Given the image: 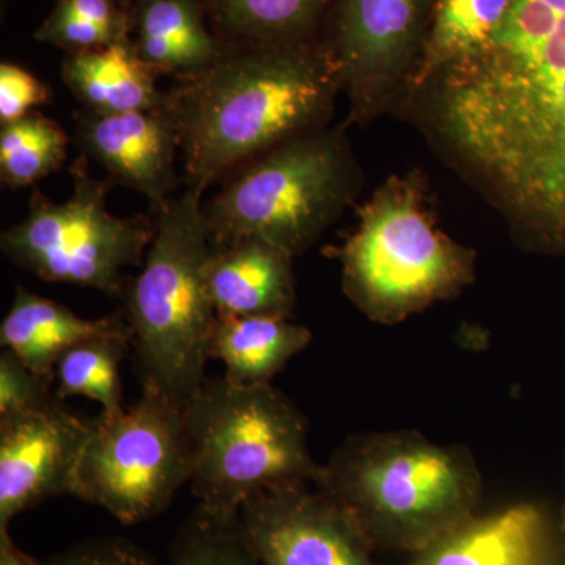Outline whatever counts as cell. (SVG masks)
Masks as SVG:
<instances>
[{"label":"cell","instance_id":"cell-15","mask_svg":"<svg viewBox=\"0 0 565 565\" xmlns=\"http://www.w3.org/2000/svg\"><path fill=\"white\" fill-rule=\"evenodd\" d=\"M129 39L158 77L189 79L210 68L225 47L204 0H128Z\"/></svg>","mask_w":565,"mask_h":565},{"label":"cell","instance_id":"cell-23","mask_svg":"<svg viewBox=\"0 0 565 565\" xmlns=\"http://www.w3.org/2000/svg\"><path fill=\"white\" fill-rule=\"evenodd\" d=\"M68 136L40 110L0 126V181L10 189L36 184L61 170Z\"/></svg>","mask_w":565,"mask_h":565},{"label":"cell","instance_id":"cell-5","mask_svg":"<svg viewBox=\"0 0 565 565\" xmlns=\"http://www.w3.org/2000/svg\"><path fill=\"white\" fill-rule=\"evenodd\" d=\"M343 291L371 321L393 326L471 285L476 253L441 232L422 173L393 174L359 207L341 247Z\"/></svg>","mask_w":565,"mask_h":565},{"label":"cell","instance_id":"cell-6","mask_svg":"<svg viewBox=\"0 0 565 565\" xmlns=\"http://www.w3.org/2000/svg\"><path fill=\"white\" fill-rule=\"evenodd\" d=\"M188 424L189 484L212 514L236 519L259 494L316 486L321 478L303 415L273 384L206 379L188 405Z\"/></svg>","mask_w":565,"mask_h":565},{"label":"cell","instance_id":"cell-28","mask_svg":"<svg viewBox=\"0 0 565 565\" xmlns=\"http://www.w3.org/2000/svg\"><path fill=\"white\" fill-rule=\"evenodd\" d=\"M46 565H159L150 553L128 539L103 537L81 542Z\"/></svg>","mask_w":565,"mask_h":565},{"label":"cell","instance_id":"cell-4","mask_svg":"<svg viewBox=\"0 0 565 565\" xmlns=\"http://www.w3.org/2000/svg\"><path fill=\"white\" fill-rule=\"evenodd\" d=\"M210 248L203 195L185 189L154 211V236L141 273L122 294L143 386L184 407L207 379L217 319L204 281Z\"/></svg>","mask_w":565,"mask_h":565},{"label":"cell","instance_id":"cell-27","mask_svg":"<svg viewBox=\"0 0 565 565\" xmlns=\"http://www.w3.org/2000/svg\"><path fill=\"white\" fill-rule=\"evenodd\" d=\"M50 85L17 63L0 65V126L20 120L36 107L51 103Z\"/></svg>","mask_w":565,"mask_h":565},{"label":"cell","instance_id":"cell-17","mask_svg":"<svg viewBox=\"0 0 565 565\" xmlns=\"http://www.w3.org/2000/svg\"><path fill=\"white\" fill-rule=\"evenodd\" d=\"M62 81L82 109L114 115L161 109L169 93L158 87V76L139 57L131 39L102 50L65 54Z\"/></svg>","mask_w":565,"mask_h":565},{"label":"cell","instance_id":"cell-10","mask_svg":"<svg viewBox=\"0 0 565 565\" xmlns=\"http://www.w3.org/2000/svg\"><path fill=\"white\" fill-rule=\"evenodd\" d=\"M438 0H337L326 41L349 99L345 126L374 120L404 99Z\"/></svg>","mask_w":565,"mask_h":565},{"label":"cell","instance_id":"cell-3","mask_svg":"<svg viewBox=\"0 0 565 565\" xmlns=\"http://www.w3.org/2000/svg\"><path fill=\"white\" fill-rule=\"evenodd\" d=\"M352 516L371 546L419 552L473 516L482 476L462 446L414 430L352 435L316 482Z\"/></svg>","mask_w":565,"mask_h":565},{"label":"cell","instance_id":"cell-22","mask_svg":"<svg viewBox=\"0 0 565 565\" xmlns=\"http://www.w3.org/2000/svg\"><path fill=\"white\" fill-rule=\"evenodd\" d=\"M125 337H98L71 345L55 364V397L84 396L102 405L104 415L125 411L120 367L128 345Z\"/></svg>","mask_w":565,"mask_h":565},{"label":"cell","instance_id":"cell-21","mask_svg":"<svg viewBox=\"0 0 565 565\" xmlns=\"http://www.w3.org/2000/svg\"><path fill=\"white\" fill-rule=\"evenodd\" d=\"M512 6L514 0H438L422 61L405 96L438 70L487 46L503 28Z\"/></svg>","mask_w":565,"mask_h":565},{"label":"cell","instance_id":"cell-11","mask_svg":"<svg viewBox=\"0 0 565 565\" xmlns=\"http://www.w3.org/2000/svg\"><path fill=\"white\" fill-rule=\"evenodd\" d=\"M239 523L259 565H375L352 516L318 486L259 494Z\"/></svg>","mask_w":565,"mask_h":565},{"label":"cell","instance_id":"cell-25","mask_svg":"<svg viewBox=\"0 0 565 565\" xmlns=\"http://www.w3.org/2000/svg\"><path fill=\"white\" fill-rule=\"evenodd\" d=\"M169 565H259L241 527L239 516L212 514L202 505L178 531Z\"/></svg>","mask_w":565,"mask_h":565},{"label":"cell","instance_id":"cell-19","mask_svg":"<svg viewBox=\"0 0 565 565\" xmlns=\"http://www.w3.org/2000/svg\"><path fill=\"white\" fill-rule=\"evenodd\" d=\"M313 334L286 318L217 315L210 338V359L225 364L234 384H273L294 356L310 345Z\"/></svg>","mask_w":565,"mask_h":565},{"label":"cell","instance_id":"cell-29","mask_svg":"<svg viewBox=\"0 0 565 565\" xmlns=\"http://www.w3.org/2000/svg\"><path fill=\"white\" fill-rule=\"evenodd\" d=\"M0 565H46L14 544L9 527H0Z\"/></svg>","mask_w":565,"mask_h":565},{"label":"cell","instance_id":"cell-24","mask_svg":"<svg viewBox=\"0 0 565 565\" xmlns=\"http://www.w3.org/2000/svg\"><path fill=\"white\" fill-rule=\"evenodd\" d=\"M128 0H57L35 31V40L76 54L128 39Z\"/></svg>","mask_w":565,"mask_h":565},{"label":"cell","instance_id":"cell-14","mask_svg":"<svg viewBox=\"0 0 565 565\" xmlns=\"http://www.w3.org/2000/svg\"><path fill=\"white\" fill-rule=\"evenodd\" d=\"M294 256L262 237L212 243L204 281L215 313L291 318L296 305Z\"/></svg>","mask_w":565,"mask_h":565},{"label":"cell","instance_id":"cell-20","mask_svg":"<svg viewBox=\"0 0 565 565\" xmlns=\"http://www.w3.org/2000/svg\"><path fill=\"white\" fill-rule=\"evenodd\" d=\"M225 43L303 44L323 41L337 0H204Z\"/></svg>","mask_w":565,"mask_h":565},{"label":"cell","instance_id":"cell-9","mask_svg":"<svg viewBox=\"0 0 565 565\" xmlns=\"http://www.w3.org/2000/svg\"><path fill=\"white\" fill-rule=\"evenodd\" d=\"M191 476L188 407L143 386L120 414L92 419L71 497L139 525L161 515Z\"/></svg>","mask_w":565,"mask_h":565},{"label":"cell","instance_id":"cell-13","mask_svg":"<svg viewBox=\"0 0 565 565\" xmlns=\"http://www.w3.org/2000/svg\"><path fill=\"white\" fill-rule=\"evenodd\" d=\"M74 139L82 154L93 159L120 184L147 196L152 211L162 210L178 184L180 132L169 109L102 115L79 110Z\"/></svg>","mask_w":565,"mask_h":565},{"label":"cell","instance_id":"cell-26","mask_svg":"<svg viewBox=\"0 0 565 565\" xmlns=\"http://www.w3.org/2000/svg\"><path fill=\"white\" fill-rule=\"evenodd\" d=\"M57 399L52 393V382L33 373L17 355L2 349L0 352V418L40 411Z\"/></svg>","mask_w":565,"mask_h":565},{"label":"cell","instance_id":"cell-16","mask_svg":"<svg viewBox=\"0 0 565 565\" xmlns=\"http://www.w3.org/2000/svg\"><path fill=\"white\" fill-rule=\"evenodd\" d=\"M98 337H125L131 329L125 313L79 318L65 305L18 286L9 313L0 323L2 349L17 353L33 373L54 384L55 364L71 345Z\"/></svg>","mask_w":565,"mask_h":565},{"label":"cell","instance_id":"cell-1","mask_svg":"<svg viewBox=\"0 0 565 565\" xmlns=\"http://www.w3.org/2000/svg\"><path fill=\"white\" fill-rule=\"evenodd\" d=\"M405 99L523 244L565 252V0H514L487 46Z\"/></svg>","mask_w":565,"mask_h":565},{"label":"cell","instance_id":"cell-7","mask_svg":"<svg viewBox=\"0 0 565 565\" xmlns=\"http://www.w3.org/2000/svg\"><path fill=\"white\" fill-rule=\"evenodd\" d=\"M360 185L345 125L326 126L241 163L203 200V214L212 243L262 237L296 258L340 218Z\"/></svg>","mask_w":565,"mask_h":565},{"label":"cell","instance_id":"cell-12","mask_svg":"<svg viewBox=\"0 0 565 565\" xmlns=\"http://www.w3.org/2000/svg\"><path fill=\"white\" fill-rule=\"evenodd\" d=\"M92 422L62 401L0 418V527L51 498L73 494Z\"/></svg>","mask_w":565,"mask_h":565},{"label":"cell","instance_id":"cell-18","mask_svg":"<svg viewBox=\"0 0 565 565\" xmlns=\"http://www.w3.org/2000/svg\"><path fill=\"white\" fill-rule=\"evenodd\" d=\"M544 522L531 504L470 516L419 550L411 565H542Z\"/></svg>","mask_w":565,"mask_h":565},{"label":"cell","instance_id":"cell-8","mask_svg":"<svg viewBox=\"0 0 565 565\" xmlns=\"http://www.w3.org/2000/svg\"><path fill=\"white\" fill-rule=\"evenodd\" d=\"M71 180L73 193L62 203L35 189L25 217L0 234V248L40 280L122 297L126 270L143 266L154 218L110 214L106 200L111 184L92 177L84 154L71 167Z\"/></svg>","mask_w":565,"mask_h":565},{"label":"cell","instance_id":"cell-2","mask_svg":"<svg viewBox=\"0 0 565 565\" xmlns=\"http://www.w3.org/2000/svg\"><path fill=\"white\" fill-rule=\"evenodd\" d=\"M185 189L204 195L241 163L326 128L341 90L326 41L225 43L210 68L173 82Z\"/></svg>","mask_w":565,"mask_h":565}]
</instances>
